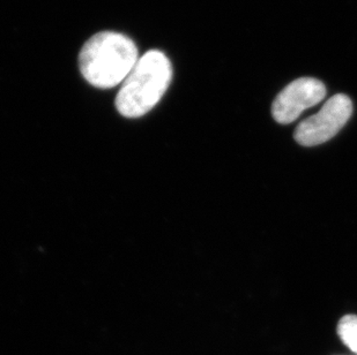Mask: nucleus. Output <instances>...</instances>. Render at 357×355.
Masks as SVG:
<instances>
[{"mask_svg":"<svg viewBox=\"0 0 357 355\" xmlns=\"http://www.w3.org/2000/svg\"><path fill=\"white\" fill-rule=\"evenodd\" d=\"M138 47L125 35L103 31L91 37L79 54V68L88 84L108 89L123 84L139 61Z\"/></svg>","mask_w":357,"mask_h":355,"instance_id":"1","label":"nucleus"},{"mask_svg":"<svg viewBox=\"0 0 357 355\" xmlns=\"http://www.w3.org/2000/svg\"><path fill=\"white\" fill-rule=\"evenodd\" d=\"M172 80V66L163 52L151 50L139 58L121 84L116 107L121 116L139 118L161 101Z\"/></svg>","mask_w":357,"mask_h":355,"instance_id":"2","label":"nucleus"},{"mask_svg":"<svg viewBox=\"0 0 357 355\" xmlns=\"http://www.w3.org/2000/svg\"><path fill=\"white\" fill-rule=\"evenodd\" d=\"M353 113V103L347 95L337 94L297 126L294 138L301 145L314 147L328 141L344 127Z\"/></svg>","mask_w":357,"mask_h":355,"instance_id":"3","label":"nucleus"},{"mask_svg":"<svg viewBox=\"0 0 357 355\" xmlns=\"http://www.w3.org/2000/svg\"><path fill=\"white\" fill-rule=\"evenodd\" d=\"M326 88L323 82L312 77H301L288 84L272 105V114L279 124L296 120L303 111L323 101Z\"/></svg>","mask_w":357,"mask_h":355,"instance_id":"4","label":"nucleus"},{"mask_svg":"<svg viewBox=\"0 0 357 355\" xmlns=\"http://www.w3.org/2000/svg\"><path fill=\"white\" fill-rule=\"evenodd\" d=\"M337 335L341 342L357 354V315H346L339 321Z\"/></svg>","mask_w":357,"mask_h":355,"instance_id":"5","label":"nucleus"}]
</instances>
